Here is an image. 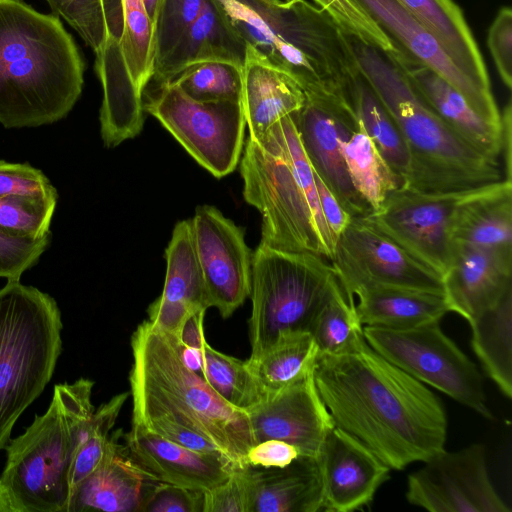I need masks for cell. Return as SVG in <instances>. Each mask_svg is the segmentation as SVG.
Returning a JSON list of instances; mask_svg holds the SVG:
<instances>
[{"label": "cell", "instance_id": "cell-1", "mask_svg": "<svg viewBox=\"0 0 512 512\" xmlns=\"http://www.w3.org/2000/svg\"><path fill=\"white\" fill-rule=\"evenodd\" d=\"M313 378L334 426L402 470L444 450L447 416L439 398L368 344L318 355Z\"/></svg>", "mask_w": 512, "mask_h": 512}, {"label": "cell", "instance_id": "cell-2", "mask_svg": "<svg viewBox=\"0 0 512 512\" xmlns=\"http://www.w3.org/2000/svg\"><path fill=\"white\" fill-rule=\"evenodd\" d=\"M84 70L58 16L0 0V124L37 127L63 119L82 93Z\"/></svg>", "mask_w": 512, "mask_h": 512}, {"label": "cell", "instance_id": "cell-3", "mask_svg": "<svg viewBox=\"0 0 512 512\" xmlns=\"http://www.w3.org/2000/svg\"><path fill=\"white\" fill-rule=\"evenodd\" d=\"M181 342L149 320L131 336L133 363L129 373L132 424L167 420L214 444L234 466L244 468L256 444L248 414L224 401L183 362Z\"/></svg>", "mask_w": 512, "mask_h": 512}, {"label": "cell", "instance_id": "cell-4", "mask_svg": "<svg viewBox=\"0 0 512 512\" xmlns=\"http://www.w3.org/2000/svg\"><path fill=\"white\" fill-rule=\"evenodd\" d=\"M348 39L360 73L394 119L407 146L410 164L401 186L423 193H447L503 179L500 161L474 149L439 118L393 52L351 35Z\"/></svg>", "mask_w": 512, "mask_h": 512}, {"label": "cell", "instance_id": "cell-5", "mask_svg": "<svg viewBox=\"0 0 512 512\" xmlns=\"http://www.w3.org/2000/svg\"><path fill=\"white\" fill-rule=\"evenodd\" d=\"M238 35L303 90L347 94L360 70L345 33L306 0H215Z\"/></svg>", "mask_w": 512, "mask_h": 512}, {"label": "cell", "instance_id": "cell-6", "mask_svg": "<svg viewBox=\"0 0 512 512\" xmlns=\"http://www.w3.org/2000/svg\"><path fill=\"white\" fill-rule=\"evenodd\" d=\"M93 385L86 378L55 385L47 411L10 439L0 475L9 512H67L72 462L95 410Z\"/></svg>", "mask_w": 512, "mask_h": 512}, {"label": "cell", "instance_id": "cell-7", "mask_svg": "<svg viewBox=\"0 0 512 512\" xmlns=\"http://www.w3.org/2000/svg\"><path fill=\"white\" fill-rule=\"evenodd\" d=\"M62 328L60 309L49 294L19 280L0 289V450L51 380Z\"/></svg>", "mask_w": 512, "mask_h": 512}, {"label": "cell", "instance_id": "cell-8", "mask_svg": "<svg viewBox=\"0 0 512 512\" xmlns=\"http://www.w3.org/2000/svg\"><path fill=\"white\" fill-rule=\"evenodd\" d=\"M339 283L330 261L320 255L259 244L251 264L250 357L262 353L285 332L308 331Z\"/></svg>", "mask_w": 512, "mask_h": 512}, {"label": "cell", "instance_id": "cell-9", "mask_svg": "<svg viewBox=\"0 0 512 512\" xmlns=\"http://www.w3.org/2000/svg\"><path fill=\"white\" fill-rule=\"evenodd\" d=\"M123 28L118 45L95 59L103 90L101 137L107 148L137 136L143 127V94L155 65L154 24L142 0H120Z\"/></svg>", "mask_w": 512, "mask_h": 512}, {"label": "cell", "instance_id": "cell-10", "mask_svg": "<svg viewBox=\"0 0 512 512\" xmlns=\"http://www.w3.org/2000/svg\"><path fill=\"white\" fill-rule=\"evenodd\" d=\"M243 148V196L262 215L260 244L327 259L307 197L288 162L249 137Z\"/></svg>", "mask_w": 512, "mask_h": 512}, {"label": "cell", "instance_id": "cell-11", "mask_svg": "<svg viewBox=\"0 0 512 512\" xmlns=\"http://www.w3.org/2000/svg\"><path fill=\"white\" fill-rule=\"evenodd\" d=\"M363 333L374 351L413 378L493 418L478 367L441 330L439 322L402 330L363 326Z\"/></svg>", "mask_w": 512, "mask_h": 512}, {"label": "cell", "instance_id": "cell-12", "mask_svg": "<svg viewBox=\"0 0 512 512\" xmlns=\"http://www.w3.org/2000/svg\"><path fill=\"white\" fill-rule=\"evenodd\" d=\"M143 110L156 118L215 177L230 174L244 147L241 101H197L176 83L144 92Z\"/></svg>", "mask_w": 512, "mask_h": 512}, {"label": "cell", "instance_id": "cell-13", "mask_svg": "<svg viewBox=\"0 0 512 512\" xmlns=\"http://www.w3.org/2000/svg\"><path fill=\"white\" fill-rule=\"evenodd\" d=\"M468 191L423 193L399 186L360 218L442 277L453 256L452 216Z\"/></svg>", "mask_w": 512, "mask_h": 512}, {"label": "cell", "instance_id": "cell-14", "mask_svg": "<svg viewBox=\"0 0 512 512\" xmlns=\"http://www.w3.org/2000/svg\"><path fill=\"white\" fill-rule=\"evenodd\" d=\"M330 263L350 302L355 290L372 285L443 293L441 275L360 217L352 218L338 238Z\"/></svg>", "mask_w": 512, "mask_h": 512}, {"label": "cell", "instance_id": "cell-15", "mask_svg": "<svg viewBox=\"0 0 512 512\" xmlns=\"http://www.w3.org/2000/svg\"><path fill=\"white\" fill-rule=\"evenodd\" d=\"M407 478V501L431 512H509L494 487L482 444L437 453Z\"/></svg>", "mask_w": 512, "mask_h": 512}, {"label": "cell", "instance_id": "cell-16", "mask_svg": "<svg viewBox=\"0 0 512 512\" xmlns=\"http://www.w3.org/2000/svg\"><path fill=\"white\" fill-rule=\"evenodd\" d=\"M305 101L292 114L300 143L313 170L354 218L370 212L349 179L341 139L359 122L351 99L322 87L304 90Z\"/></svg>", "mask_w": 512, "mask_h": 512}, {"label": "cell", "instance_id": "cell-17", "mask_svg": "<svg viewBox=\"0 0 512 512\" xmlns=\"http://www.w3.org/2000/svg\"><path fill=\"white\" fill-rule=\"evenodd\" d=\"M191 224L209 306L228 318L250 294L253 253L244 230L209 205L197 207Z\"/></svg>", "mask_w": 512, "mask_h": 512}, {"label": "cell", "instance_id": "cell-18", "mask_svg": "<svg viewBox=\"0 0 512 512\" xmlns=\"http://www.w3.org/2000/svg\"><path fill=\"white\" fill-rule=\"evenodd\" d=\"M255 442L275 439L294 446L302 457L317 459L331 416L315 386L313 372L246 411Z\"/></svg>", "mask_w": 512, "mask_h": 512}, {"label": "cell", "instance_id": "cell-19", "mask_svg": "<svg viewBox=\"0 0 512 512\" xmlns=\"http://www.w3.org/2000/svg\"><path fill=\"white\" fill-rule=\"evenodd\" d=\"M378 24L402 55L443 77L490 123L501 126L494 97L483 94L452 62L438 40L397 0H355Z\"/></svg>", "mask_w": 512, "mask_h": 512}, {"label": "cell", "instance_id": "cell-20", "mask_svg": "<svg viewBox=\"0 0 512 512\" xmlns=\"http://www.w3.org/2000/svg\"><path fill=\"white\" fill-rule=\"evenodd\" d=\"M322 511L351 512L369 505L391 469L359 440L333 427L318 458Z\"/></svg>", "mask_w": 512, "mask_h": 512}, {"label": "cell", "instance_id": "cell-21", "mask_svg": "<svg viewBox=\"0 0 512 512\" xmlns=\"http://www.w3.org/2000/svg\"><path fill=\"white\" fill-rule=\"evenodd\" d=\"M123 433L110 435L101 464L70 493L67 512H142L158 481L130 455Z\"/></svg>", "mask_w": 512, "mask_h": 512}, {"label": "cell", "instance_id": "cell-22", "mask_svg": "<svg viewBox=\"0 0 512 512\" xmlns=\"http://www.w3.org/2000/svg\"><path fill=\"white\" fill-rule=\"evenodd\" d=\"M165 257L167 269L163 291L148 307V320L179 339L187 318L210 307L191 219L179 221L175 225Z\"/></svg>", "mask_w": 512, "mask_h": 512}, {"label": "cell", "instance_id": "cell-23", "mask_svg": "<svg viewBox=\"0 0 512 512\" xmlns=\"http://www.w3.org/2000/svg\"><path fill=\"white\" fill-rule=\"evenodd\" d=\"M122 438L131 457L160 482L206 491L236 467L221 455L188 449L136 424Z\"/></svg>", "mask_w": 512, "mask_h": 512}, {"label": "cell", "instance_id": "cell-24", "mask_svg": "<svg viewBox=\"0 0 512 512\" xmlns=\"http://www.w3.org/2000/svg\"><path fill=\"white\" fill-rule=\"evenodd\" d=\"M442 282L449 312L469 322L512 289V257L453 244L452 261Z\"/></svg>", "mask_w": 512, "mask_h": 512}, {"label": "cell", "instance_id": "cell-25", "mask_svg": "<svg viewBox=\"0 0 512 512\" xmlns=\"http://www.w3.org/2000/svg\"><path fill=\"white\" fill-rule=\"evenodd\" d=\"M304 101L299 82L246 43L241 104L249 138L260 145L269 129L299 111Z\"/></svg>", "mask_w": 512, "mask_h": 512}, {"label": "cell", "instance_id": "cell-26", "mask_svg": "<svg viewBox=\"0 0 512 512\" xmlns=\"http://www.w3.org/2000/svg\"><path fill=\"white\" fill-rule=\"evenodd\" d=\"M393 54L413 86L439 118L474 149L500 161L501 127L481 117L464 96L435 71L398 51Z\"/></svg>", "mask_w": 512, "mask_h": 512}, {"label": "cell", "instance_id": "cell-27", "mask_svg": "<svg viewBox=\"0 0 512 512\" xmlns=\"http://www.w3.org/2000/svg\"><path fill=\"white\" fill-rule=\"evenodd\" d=\"M245 53V41L215 0H207L172 50L155 64L151 81L155 85L170 82L189 66L207 61L230 62L242 69Z\"/></svg>", "mask_w": 512, "mask_h": 512}, {"label": "cell", "instance_id": "cell-28", "mask_svg": "<svg viewBox=\"0 0 512 512\" xmlns=\"http://www.w3.org/2000/svg\"><path fill=\"white\" fill-rule=\"evenodd\" d=\"M453 244L512 257V182L505 179L469 190L455 208Z\"/></svg>", "mask_w": 512, "mask_h": 512}, {"label": "cell", "instance_id": "cell-29", "mask_svg": "<svg viewBox=\"0 0 512 512\" xmlns=\"http://www.w3.org/2000/svg\"><path fill=\"white\" fill-rule=\"evenodd\" d=\"M440 43L456 67L486 96L489 74L462 10L453 0H397Z\"/></svg>", "mask_w": 512, "mask_h": 512}, {"label": "cell", "instance_id": "cell-30", "mask_svg": "<svg viewBox=\"0 0 512 512\" xmlns=\"http://www.w3.org/2000/svg\"><path fill=\"white\" fill-rule=\"evenodd\" d=\"M250 512H318L323 494L317 459L299 456L284 468L250 466Z\"/></svg>", "mask_w": 512, "mask_h": 512}, {"label": "cell", "instance_id": "cell-31", "mask_svg": "<svg viewBox=\"0 0 512 512\" xmlns=\"http://www.w3.org/2000/svg\"><path fill=\"white\" fill-rule=\"evenodd\" d=\"M355 305L363 326L410 329L439 322L449 312L440 292L396 286L372 285L355 290Z\"/></svg>", "mask_w": 512, "mask_h": 512}, {"label": "cell", "instance_id": "cell-32", "mask_svg": "<svg viewBox=\"0 0 512 512\" xmlns=\"http://www.w3.org/2000/svg\"><path fill=\"white\" fill-rule=\"evenodd\" d=\"M318 354L312 335L294 330L281 334L272 345L245 363L264 398L311 374Z\"/></svg>", "mask_w": 512, "mask_h": 512}, {"label": "cell", "instance_id": "cell-33", "mask_svg": "<svg viewBox=\"0 0 512 512\" xmlns=\"http://www.w3.org/2000/svg\"><path fill=\"white\" fill-rule=\"evenodd\" d=\"M469 325L471 345L487 376L508 399L512 397V289Z\"/></svg>", "mask_w": 512, "mask_h": 512}, {"label": "cell", "instance_id": "cell-34", "mask_svg": "<svg viewBox=\"0 0 512 512\" xmlns=\"http://www.w3.org/2000/svg\"><path fill=\"white\" fill-rule=\"evenodd\" d=\"M340 150L351 184L370 211L377 210L388 194L401 186L360 120L341 139Z\"/></svg>", "mask_w": 512, "mask_h": 512}, {"label": "cell", "instance_id": "cell-35", "mask_svg": "<svg viewBox=\"0 0 512 512\" xmlns=\"http://www.w3.org/2000/svg\"><path fill=\"white\" fill-rule=\"evenodd\" d=\"M94 51L96 58L109 54L119 43L122 28L120 0H46Z\"/></svg>", "mask_w": 512, "mask_h": 512}, {"label": "cell", "instance_id": "cell-36", "mask_svg": "<svg viewBox=\"0 0 512 512\" xmlns=\"http://www.w3.org/2000/svg\"><path fill=\"white\" fill-rule=\"evenodd\" d=\"M351 102L366 133L402 185L410 164L407 146L394 119L361 73L352 85Z\"/></svg>", "mask_w": 512, "mask_h": 512}, {"label": "cell", "instance_id": "cell-37", "mask_svg": "<svg viewBox=\"0 0 512 512\" xmlns=\"http://www.w3.org/2000/svg\"><path fill=\"white\" fill-rule=\"evenodd\" d=\"M355 302H350L341 286L315 315L308 332L312 335L318 355H339L356 351L367 344Z\"/></svg>", "mask_w": 512, "mask_h": 512}, {"label": "cell", "instance_id": "cell-38", "mask_svg": "<svg viewBox=\"0 0 512 512\" xmlns=\"http://www.w3.org/2000/svg\"><path fill=\"white\" fill-rule=\"evenodd\" d=\"M202 357L203 378L224 401L246 412L263 400L245 361L217 351L207 341Z\"/></svg>", "mask_w": 512, "mask_h": 512}, {"label": "cell", "instance_id": "cell-39", "mask_svg": "<svg viewBox=\"0 0 512 512\" xmlns=\"http://www.w3.org/2000/svg\"><path fill=\"white\" fill-rule=\"evenodd\" d=\"M129 394L123 392L115 395L94 410L87 421L70 470L71 491L103 461L109 447L110 431Z\"/></svg>", "mask_w": 512, "mask_h": 512}, {"label": "cell", "instance_id": "cell-40", "mask_svg": "<svg viewBox=\"0 0 512 512\" xmlns=\"http://www.w3.org/2000/svg\"><path fill=\"white\" fill-rule=\"evenodd\" d=\"M172 82L197 101H241L242 69L230 62L194 64Z\"/></svg>", "mask_w": 512, "mask_h": 512}, {"label": "cell", "instance_id": "cell-41", "mask_svg": "<svg viewBox=\"0 0 512 512\" xmlns=\"http://www.w3.org/2000/svg\"><path fill=\"white\" fill-rule=\"evenodd\" d=\"M58 196L16 194L0 197V229L26 239L50 234Z\"/></svg>", "mask_w": 512, "mask_h": 512}, {"label": "cell", "instance_id": "cell-42", "mask_svg": "<svg viewBox=\"0 0 512 512\" xmlns=\"http://www.w3.org/2000/svg\"><path fill=\"white\" fill-rule=\"evenodd\" d=\"M206 2L207 0H160L154 22L155 64L172 50L201 13Z\"/></svg>", "mask_w": 512, "mask_h": 512}, {"label": "cell", "instance_id": "cell-43", "mask_svg": "<svg viewBox=\"0 0 512 512\" xmlns=\"http://www.w3.org/2000/svg\"><path fill=\"white\" fill-rule=\"evenodd\" d=\"M348 35L385 52H395L392 41L355 0H313Z\"/></svg>", "mask_w": 512, "mask_h": 512}, {"label": "cell", "instance_id": "cell-44", "mask_svg": "<svg viewBox=\"0 0 512 512\" xmlns=\"http://www.w3.org/2000/svg\"><path fill=\"white\" fill-rule=\"evenodd\" d=\"M50 243V234L40 239H26L0 229V278L20 280L32 268Z\"/></svg>", "mask_w": 512, "mask_h": 512}, {"label": "cell", "instance_id": "cell-45", "mask_svg": "<svg viewBox=\"0 0 512 512\" xmlns=\"http://www.w3.org/2000/svg\"><path fill=\"white\" fill-rule=\"evenodd\" d=\"M250 466L235 467L221 484L203 492V512H250Z\"/></svg>", "mask_w": 512, "mask_h": 512}, {"label": "cell", "instance_id": "cell-46", "mask_svg": "<svg viewBox=\"0 0 512 512\" xmlns=\"http://www.w3.org/2000/svg\"><path fill=\"white\" fill-rule=\"evenodd\" d=\"M16 194L58 196L41 170L27 163L0 160V197Z\"/></svg>", "mask_w": 512, "mask_h": 512}, {"label": "cell", "instance_id": "cell-47", "mask_svg": "<svg viewBox=\"0 0 512 512\" xmlns=\"http://www.w3.org/2000/svg\"><path fill=\"white\" fill-rule=\"evenodd\" d=\"M489 51L497 72L508 90L512 88V9L500 8L490 25Z\"/></svg>", "mask_w": 512, "mask_h": 512}, {"label": "cell", "instance_id": "cell-48", "mask_svg": "<svg viewBox=\"0 0 512 512\" xmlns=\"http://www.w3.org/2000/svg\"><path fill=\"white\" fill-rule=\"evenodd\" d=\"M203 492L158 482L145 502L142 512H203Z\"/></svg>", "mask_w": 512, "mask_h": 512}, {"label": "cell", "instance_id": "cell-49", "mask_svg": "<svg viewBox=\"0 0 512 512\" xmlns=\"http://www.w3.org/2000/svg\"><path fill=\"white\" fill-rule=\"evenodd\" d=\"M300 456L291 444L275 439L264 440L252 446L246 456L249 466L269 469L284 468Z\"/></svg>", "mask_w": 512, "mask_h": 512}, {"label": "cell", "instance_id": "cell-50", "mask_svg": "<svg viewBox=\"0 0 512 512\" xmlns=\"http://www.w3.org/2000/svg\"><path fill=\"white\" fill-rule=\"evenodd\" d=\"M141 427L188 449L201 453L221 455L224 457L221 451L214 444L209 442L200 434L184 426L159 419L150 421Z\"/></svg>", "mask_w": 512, "mask_h": 512}, {"label": "cell", "instance_id": "cell-51", "mask_svg": "<svg viewBox=\"0 0 512 512\" xmlns=\"http://www.w3.org/2000/svg\"><path fill=\"white\" fill-rule=\"evenodd\" d=\"M318 200L325 223L336 243L340 235L352 220V216L343 208L333 192L314 171Z\"/></svg>", "mask_w": 512, "mask_h": 512}, {"label": "cell", "instance_id": "cell-52", "mask_svg": "<svg viewBox=\"0 0 512 512\" xmlns=\"http://www.w3.org/2000/svg\"><path fill=\"white\" fill-rule=\"evenodd\" d=\"M501 158H503V179L512 182V151H511V131H512V104L508 100L501 113Z\"/></svg>", "mask_w": 512, "mask_h": 512}, {"label": "cell", "instance_id": "cell-53", "mask_svg": "<svg viewBox=\"0 0 512 512\" xmlns=\"http://www.w3.org/2000/svg\"><path fill=\"white\" fill-rule=\"evenodd\" d=\"M205 312L206 310H199L185 321L179 336V341L184 346L202 350L206 341L203 326Z\"/></svg>", "mask_w": 512, "mask_h": 512}, {"label": "cell", "instance_id": "cell-54", "mask_svg": "<svg viewBox=\"0 0 512 512\" xmlns=\"http://www.w3.org/2000/svg\"><path fill=\"white\" fill-rule=\"evenodd\" d=\"M180 354L186 366L203 377L202 350L186 347L181 343Z\"/></svg>", "mask_w": 512, "mask_h": 512}, {"label": "cell", "instance_id": "cell-55", "mask_svg": "<svg viewBox=\"0 0 512 512\" xmlns=\"http://www.w3.org/2000/svg\"><path fill=\"white\" fill-rule=\"evenodd\" d=\"M144 8L146 10L147 15L149 16L150 20L155 22L160 0H142Z\"/></svg>", "mask_w": 512, "mask_h": 512}, {"label": "cell", "instance_id": "cell-56", "mask_svg": "<svg viewBox=\"0 0 512 512\" xmlns=\"http://www.w3.org/2000/svg\"><path fill=\"white\" fill-rule=\"evenodd\" d=\"M0 512H9V508L0 493Z\"/></svg>", "mask_w": 512, "mask_h": 512}, {"label": "cell", "instance_id": "cell-57", "mask_svg": "<svg viewBox=\"0 0 512 512\" xmlns=\"http://www.w3.org/2000/svg\"><path fill=\"white\" fill-rule=\"evenodd\" d=\"M284 1H288V0H284Z\"/></svg>", "mask_w": 512, "mask_h": 512}]
</instances>
